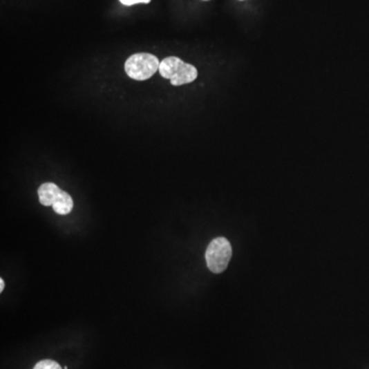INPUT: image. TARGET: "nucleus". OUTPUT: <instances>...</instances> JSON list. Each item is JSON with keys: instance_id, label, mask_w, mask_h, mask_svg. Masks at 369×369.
<instances>
[{"instance_id": "f257e3e1", "label": "nucleus", "mask_w": 369, "mask_h": 369, "mask_svg": "<svg viewBox=\"0 0 369 369\" xmlns=\"http://www.w3.org/2000/svg\"><path fill=\"white\" fill-rule=\"evenodd\" d=\"M159 73L163 78L171 79V84L175 86L191 84L198 76L194 66L184 63L178 57H167L161 61Z\"/></svg>"}, {"instance_id": "f03ea898", "label": "nucleus", "mask_w": 369, "mask_h": 369, "mask_svg": "<svg viewBox=\"0 0 369 369\" xmlns=\"http://www.w3.org/2000/svg\"><path fill=\"white\" fill-rule=\"evenodd\" d=\"M39 202L44 207H53L55 213L66 216L73 209V199L54 183H44L38 189Z\"/></svg>"}, {"instance_id": "7ed1b4c3", "label": "nucleus", "mask_w": 369, "mask_h": 369, "mask_svg": "<svg viewBox=\"0 0 369 369\" xmlns=\"http://www.w3.org/2000/svg\"><path fill=\"white\" fill-rule=\"evenodd\" d=\"M159 67L160 62L158 58L147 53L133 55L127 59L124 65L127 76L138 82H144L151 78L159 71Z\"/></svg>"}, {"instance_id": "20e7f679", "label": "nucleus", "mask_w": 369, "mask_h": 369, "mask_svg": "<svg viewBox=\"0 0 369 369\" xmlns=\"http://www.w3.org/2000/svg\"><path fill=\"white\" fill-rule=\"evenodd\" d=\"M232 258V246L228 239L218 237L207 246L205 252L207 268L215 274H220L226 270Z\"/></svg>"}, {"instance_id": "39448f33", "label": "nucleus", "mask_w": 369, "mask_h": 369, "mask_svg": "<svg viewBox=\"0 0 369 369\" xmlns=\"http://www.w3.org/2000/svg\"><path fill=\"white\" fill-rule=\"evenodd\" d=\"M33 369H62L60 364L54 360H42Z\"/></svg>"}, {"instance_id": "423d86ee", "label": "nucleus", "mask_w": 369, "mask_h": 369, "mask_svg": "<svg viewBox=\"0 0 369 369\" xmlns=\"http://www.w3.org/2000/svg\"><path fill=\"white\" fill-rule=\"evenodd\" d=\"M123 6H131L138 3H149L151 0H120Z\"/></svg>"}, {"instance_id": "0eeeda50", "label": "nucleus", "mask_w": 369, "mask_h": 369, "mask_svg": "<svg viewBox=\"0 0 369 369\" xmlns=\"http://www.w3.org/2000/svg\"><path fill=\"white\" fill-rule=\"evenodd\" d=\"M4 286H6V283H4V280L2 279V278H0V292H3Z\"/></svg>"}, {"instance_id": "6e6552de", "label": "nucleus", "mask_w": 369, "mask_h": 369, "mask_svg": "<svg viewBox=\"0 0 369 369\" xmlns=\"http://www.w3.org/2000/svg\"><path fill=\"white\" fill-rule=\"evenodd\" d=\"M205 1H209V0H205Z\"/></svg>"}, {"instance_id": "1a4fd4ad", "label": "nucleus", "mask_w": 369, "mask_h": 369, "mask_svg": "<svg viewBox=\"0 0 369 369\" xmlns=\"http://www.w3.org/2000/svg\"><path fill=\"white\" fill-rule=\"evenodd\" d=\"M241 1H243V0H241Z\"/></svg>"}]
</instances>
